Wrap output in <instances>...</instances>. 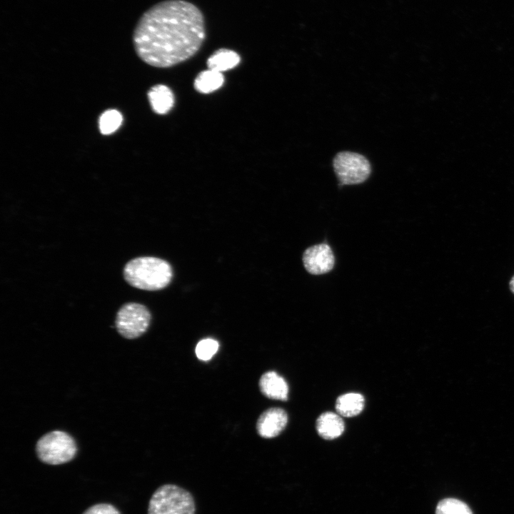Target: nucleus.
Wrapping results in <instances>:
<instances>
[{"mask_svg":"<svg viewBox=\"0 0 514 514\" xmlns=\"http://www.w3.org/2000/svg\"><path fill=\"white\" fill-rule=\"evenodd\" d=\"M205 36L203 16L196 6L183 0H167L141 15L133 32V44L143 61L166 68L193 56Z\"/></svg>","mask_w":514,"mask_h":514,"instance_id":"f257e3e1","label":"nucleus"},{"mask_svg":"<svg viewBox=\"0 0 514 514\" xmlns=\"http://www.w3.org/2000/svg\"><path fill=\"white\" fill-rule=\"evenodd\" d=\"M173 271L166 261L153 256H141L129 261L124 268V277L131 286L145 291H158L171 282Z\"/></svg>","mask_w":514,"mask_h":514,"instance_id":"f03ea898","label":"nucleus"},{"mask_svg":"<svg viewBox=\"0 0 514 514\" xmlns=\"http://www.w3.org/2000/svg\"><path fill=\"white\" fill-rule=\"evenodd\" d=\"M148 514H196L193 495L186 489L174 484L158 487L152 494Z\"/></svg>","mask_w":514,"mask_h":514,"instance_id":"7ed1b4c3","label":"nucleus"},{"mask_svg":"<svg viewBox=\"0 0 514 514\" xmlns=\"http://www.w3.org/2000/svg\"><path fill=\"white\" fill-rule=\"evenodd\" d=\"M332 165L339 186L361 185L371 176V163L366 156L357 152H338L334 156Z\"/></svg>","mask_w":514,"mask_h":514,"instance_id":"20e7f679","label":"nucleus"},{"mask_svg":"<svg viewBox=\"0 0 514 514\" xmlns=\"http://www.w3.org/2000/svg\"><path fill=\"white\" fill-rule=\"evenodd\" d=\"M36 451L41 462L54 465L71 461L76 454L77 447L71 435L63 431L54 430L38 440Z\"/></svg>","mask_w":514,"mask_h":514,"instance_id":"39448f33","label":"nucleus"},{"mask_svg":"<svg viewBox=\"0 0 514 514\" xmlns=\"http://www.w3.org/2000/svg\"><path fill=\"white\" fill-rule=\"evenodd\" d=\"M150 321L151 313L145 306L138 303H128L118 311L115 326L123 337L133 339L146 332Z\"/></svg>","mask_w":514,"mask_h":514,"instance_id":"423d86ee","label":"nucleus"},{"mask_svg":"<svg viewBox=\"0 0 514 514\" xmlns=\"http://www.w3.org/2000/svg\"><path fill=\"white\" fill-rule=\"evenodd\" d=\"M302 262L309 274L321 276L333 270L336 256L331 246L323 242L306 248L302 254Z\"/></svg>","mask_w":514,"mask_h":514,"instance_id":"0eeeda50","label":"nucleus"},{"mask_svg":"<svg viewBox=\"0 0 514 514\" xmlns=\"http://www.w3.org/2000/svg\"><path fill=\"white\" fill-rule=\"evenodd\" d=\"M288 422L286 411L280 408H272L259 417L256 428L258 434L265 438L277 436L285 428Z\"/></svg>","mask_w":514,"mask_h":514,"instance_id":"6e6552de","label":"nucleus"},{"mask_svg":"<svg viewBox=\"0 0 514 514\" xmlns=\"http://www.w3.org/2000/svg\"><path fill=\"white\" fill-rule=\"evenodd\" d=\"M259 387L264 395L275 400H286L288 386L285 379L275 371H268L262 375Z\"/></svg>","mask_w":514,"mask_h":514,"instance_id":"1a4fd4ad","label":"nucleus"},{"mask_svg":"<svg viewBox=\"0 0 514 514\" xmlns=\"http://www.w3.org/2000/svg\"><path fill=\"white\" fill-rule=\"evenodd\" d=\"M344 421L339 414L333 412L322 413L316 420V430L321 437L332 440L339 437L344 431Z\"/></svg>","mask_w":514,"mask_h":514,"instance_id":"9d476101","label":"nucleus"},{"mask_svg":"<svg viewBox=\"0 0 514 514\" xmlns=\"http://www.w3.org/2000/svg\"><path fill=\"white\" fill-rule=\"evenodd\" d=\"M148 96L153 111L158 114H165L173 106L174 96L167 86L158 84L153 86L148 91Z\"/></svg>","mask_w":514,"mask_h":514,"instance_id":"9b49d317","label":"nucleus"},{"mask_svg":"<svg viewBox=\"0 0 514 514\" xmlns=\"http://www.w3.org/2000/svg\"><path fill=\"white\" fill-rule=\"evenodd\" d=\"M365 405L364 397L358 393H348L340 395L336 403L337 413L344 417L358 415Z\"/></svg>","mask_w":514,"mask_h":514,"instance_id":"f8f14e48","label":"nucleus"},{"mask_svg":"<svg viewBox=\"0 0 514 514\" xmlns=\"http://www.w3.org/2000/svg\"><path fill=\"white\" fill-rule=\"evenodd\" d=\"M239 55L230 49H221L215 51L208 59L209 69L222 73L236 67L240 62Z\"/></svg>","mask_w":514,"mask_h":514,"instance_id":"ddd939ff","label":"nucleus"},{"mask_svg":"<svg viewBox=\"0 0 514 514\" xmlns=\"http://www.w3.org/2000/svg\"><path fill=\"white\" fill-rule=\"evenodd\" d=\"M223 82L224 77L222 73L208 69L196 76L194 87L200 93L208 94L221 87Z\"/></svg>","mask_w":514,"mask_h":514,"instance_id":"4468645a","label":"nucleus"},{"mask_svg":"<svg viewBox=\"0 0 514 514\" xmlns=\"http://www.w3.org/2000/svg\"><path fill=\"white\" fill-rule=\"evenodd\" d=\"M435 514H473L472 510L465 502L454 498H445L440 500L436 507Z\"/></svg>","mask_w":514,"mask_h":514,"instance_id":"2eb2a0df","label":"nucleus"},{"mask_svg":"<svg viewBox=\"0 0 514 514\" xmlns=\"http://www.w3.org/2000/svg\"><path fill=\"white\" fill-rule=\"evenodd\" d=\"M122 116L115 109L107 110L99 118V129L102 134L108 135L116 131L121 124Z\"/></svg>","mask_w":514,"mask_h":514,"instance_id":"dca6fc26","label":"nucleus"},{"mask_svg":"<svg viewBox=\"0 0 514 514\" xmlns=\"http://www.w3.org/2000/svg\"><path fill=\"white\" fill-rule=\"evenodd\" d=\"M218 342L212 338H205L196 345L195 352L197 358L201 361L210 360L218 351Z\"/></svg>","mask_w":514,"mask_h":514,"instance_id":"f3484780","label":"nucleus"},{"mask_svg":"<svg viewBox=\"0 0 514 514\" xmlns=\"http://www.w3.org/2000/svg\"><path fill=\"white\" fill-rule=\"evenodd\" d=\"M83 514H121L120 512L112 505L109 503L96 504L86 510Z\"/></svg>","mask_w":514,"mask_h":514,"instance_id":"a211bd4d","label":"nucleus"},{"mask_svg":"<svg viewBox=\"0 0 514 514\" xmlns=\"http://www.w3.org/2000/svg\"><path fill=\"white\" fill-rule=\"evenodd\" d=\"M509 285H510V288L511 291L513 292V293H514V276L512 277Z\"/></svg>","mask_w":514,"mask_h":514,"instance_id":"6ab92c4d","label":"nucleus"}]
</instances>
